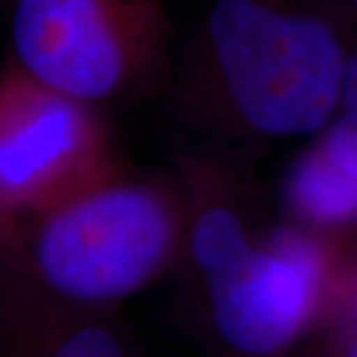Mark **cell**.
Wrapping results in <instances>:
<instances>
[{
    "mask_svg": "<svg viewBox=\"0 0 357 357\" xmlns=\"http://www.w3.org/2000/svg\"><path fill=\"white\" fill-rule=\"evenodd\" d=\"M0 357H131L115 312L77 307L0 280Z\"/></svg>",
    "mask_w": 357,
    "mask_h": 357,
    "instance_id": "obj_7",
    "label": "cell"
},
{
    "mask_svg": "<svg viewBox=\"0 0 357 357\" xmlns=\"http://www.w3.org/2000/svg\"><path fill=\"white\" fill-rule=\"evenodd\" d=\"M119 157L102 107L14 64L0 77V206H26L98 175Z\"/></svg>",
    "mask_w": 357,
    "mask_h": 357,
    "instance_id": "obj_5",
    "label": "cell"
},
{
    "mask_svg": "<svg viewBox=\"0 0 357 357\" xmlns=\"http://www.w3.org/2000/svg\"><path fill=\"white\" fill-rule=\"evenodd\" d=\"M187 218L177 173L117 159L46 201L0 206V280L115 312L185 262Z\"/></svg>",
    "mask_w": 357,
    "mask_h": 357,
    "instance_id": "obj_2",
    "label": "cell"
},
{
    "mask_svg": "<svg viewBox=\"0 0 357 357\" xmlns=\"http://www.w3.org/2000/svg\"><path fill=\"white\" fill-rule=\"evenodd\" d=\"M171 42L167 0H16L14 64L102 107L153 88Z\"/></svg>",
    "mask_w": 357,
    "mask_h": 357,
    "instance_id": "obj_4",
    "label": "cell"
},
{
    "mask_svg": "<svg viewBox=\"0 0 357 357\" xmlns=\"http://www.w3.org/2000/svg\"><path fill=\"white\" fill-rule=\"evenodd\" d=\"M284 220L324 236L354 241L357 220V115L340 114L288 167Z\"/></svg>",
    "mask_w": 357,
    "mask_h": 357,
    "instance_id": "obj_6",
    "label": "cell"
},
{
    "mask_svg": "<svg viewBox=\"0 0 357 357\" xmlns=\"http://www.w3.org/2000/svg\"><path fill=\"white\" fill-rule=\"evenodd\" d=\"M356 60L340 0H213L185 107L232 139L314 135L340 114Z\"/></svg>",
    "mask_w": 357,
    "mask_h": 357,
    "instance_id": "obj_3",
    "label": "cell"
},
{
    "mask_svg": "<svg viewBox=\"0 0 357 357\" xmlns=\"http://www.w3.org/2000/svg\"><path fill=\"white\" fill-rule=\"evenodd\" d=\"M187 197L189 260L208 326L232 357H286L333 314L357 307L354 241L282 220L258 227L238 165L175 157Z\"/></svg>",
    "mask_w": 357,
    "mask_h": 357,
    "instance_id": "obj_1",
    "label": "cell"
},
{
    "mask_svg": "<svg viewBox=\"0 0 357 357\" xmlns=\"http://www.w3.org/2000/svg\"><path fill=\"white\" fill-rule=\"evenodd\" d=\"M286 357H357V307L324 319Z\"/></svg>",
    "mask_w": 357,
    "mask_h": 357,
    "instance_id": "obj_8",
    "label": "cell"
}]
</instances>
